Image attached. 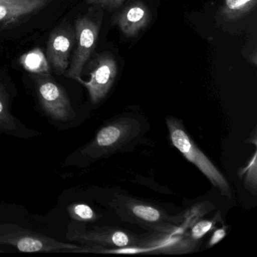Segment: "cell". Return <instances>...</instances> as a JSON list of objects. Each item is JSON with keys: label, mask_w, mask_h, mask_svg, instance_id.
<instances>
[{"label": "cell", "mask_w": 257, "mask_h": 257, "mask_svg": "<svg viewBox=\"0 0 257 257\" xmlns=\"http://www.w3.org/2000/svg\"><path fill=\"white\" fill-rule=\"evenodd\" d=\"M142 132V125L135 118H117L103 125L92 141L81 148L79 155L85 162H95L124 149Z\"/></svg>", "instance_id": "6da1fadb"}, {"label": "cell", "mask_w": 257, "mask_h": 257, "mask_svg": "<svg viewBox=\"0 0 257 257\" xmlns=\"http://www.w3.org/2000/svg\"><path fill=\"white\" fill-rule=\"evenodd\" d=\"M114 207L121 219L137 224L153 231L173 232L182 223L180 216H172L152 203L127 196L118 195L114 201Z\"/></svg>", "instance_id": "7a4b0ae2"}, {"label": "cell", "mask_w": 257, "mask_h": 257, "mask_svg": "<svg viewBox=\"0 0 257 257\" xmlns=\"http://www.w3.org/2000/svg\"><path fill=\"white\" fill-rule=\"evenodd\" d=\"M166 123L173 145L189 162L195 165L211 184L220 190L222 195L231 198L229 183L223 174L192 141L182 121L174 117L168 116L166 117Z\"/></svg>", "instance_id": "3957f363"}, {"label": "cell", "mask_w": 257, "mask_h": 257, "mask_svg": "<svg viewBox=\"0 0 257 257\" xmlns=\"http://www.w3.org/2000/svg\"><path fill=\"white\" fill-rule=\"evenodd\" d=\"M0 245L13 246L23 252H73L82 247L12 223H0Z\"/></svg>", "instance_id": "277c9868"}, {"label": "cell", "mask_w": 257, "mask_h": 257, "mask_svg": "<svg viewBox=\"0 0 257 257\" xmlns=\"http://www.w3.org/2000/svg\"><path fill=\"white\" fill-rule=\"evenodd\" d=\"M67 237L84 246L122 248L138 246L140 236L115 227H94L87 231L83 222L72 221Z\"/></svg>", "instance_id": "5b68a950"}, {"label": "cell", "mask_w": 257, "mask_h": 257, "mask_svg": "<svg viewBox=\"0 0 257 257\" xmlns=\"http://www.w3.org/2000/svg\"><path fill=\"white\" fill-rule=\"evenodd\" d=\"M42 107L52 119L68 121L76 118L65 90L48 74L32 75Z\"/></svg>", "instance_id": "8992f818"}, {"label": "cell", "mask_w": 257, "mask_h": 257, "mask_svg": "<svg viewBox=\"0 0 257 257\" xmlns=\"http://www.w3.org/2000/svg\"><path fill=\"white\" fill-rule=\"evenodd\" d=\"M100 28V22L89 16H82L75 22L76 47L67 70L68 77L73 79L80 77L95 49Z\"/></svg>", "instance_id": "52a82bcc"}, {"label": "cell", "mask_w": 257, "mask_h": 257, "mask_svg": "<svg viewBox=\"0 0 257 257\" xmlns=\"http://www.w3.org/2000/svg\"><path fill=\"white\" fill-rule=\"evenodd\" d=\"M88 81L77 77L74 80L80 82L88 90L90 99L94 104L106 97L115 82L118 66L115 58L109 52L98 54L91 63Z\"/></svg>", "instance_id": "ba28073f"}, {"label": "cell", "mask_w": 257, "mask_h": 257, "mask_svg": "<svg viewBox=\"0 0 257 257\" xmlns=\"http://www.w3.org/2000/svg\"><path fill=\"white\" fill-rule=\"evenodd\" d=\"M138 246L146 248L147 253L180 254L196 250L198 243L180 228L173 232L153 231L140 236Z\"/></svg>", "instance_id": "9c48e42d"}, {"label": "cell", "mask_w": 257, "mask_h": 257, "mask_svg": "<svg viewBox=\"0 0 257 257\" xmlns=\"http://www.w3.org/2000/svg\"><path fill=\"white\" fill-rule=\"evenodd\" d=\"M75 44L76 33L70 24L61 25L51 33L47 42L46 57L50 67L58 74L67 73L70 54Z\"/></svg>", "instance_id": "30bf717a"}, {"label": "cell", "mask_w": 257, "mask_h": 257, "mask_svg": "<svg viewBox=\"0 0 257 257\" xmlns=\"http://www.w3.org/2000/svg\"><path fill=\"white\" fill-rule=\"evenodd\" d=\"M152 13L144 3L129 4L113 18V24L127 38L139 35L150 25Z\"/></svg>", "instance_id": "8fae6325"}, {"label": "cell", "mask_w": 257, "mask_h": 257, "mask_svg": "<svg viewBox=\"0 0 257 257\" xmlns=\"http://www.w3.org/2000/svg\"><path fill=\"white\" fill-rule=\"evenodd\" d=\"M50 0H0V24L10 25L44 8Z\"/></svg>", "instance_id": "7c38bea8"}, {"label": "cell", "mask_w": 257, "mask_h": 257, "mask_svg": "<svg viewBox=\"0 0 257 257\" xmlns=\"http://www.w3.org/2000/svg\"><path fill=\"white\" fill-rule=\"evenodd\" d=\"M24 127L10 112L9 96L0 82V131L9 135L19 136Z\"/></svg>", "instance_id": "4fadbf2b"}, {"label": "cell", "mask_w": 257, "mask_h": 257, "mask_svg": "<svg viewBox=\"0 0 257 257\" xmlns=\"http://www.w3.org/2000/svg\"><path fill=\"white\" fill-rule=\"evenodd\" d=\"M19 61L22 67L32 75L50 73V64L40 48H35L23 54Z\"/></svg>", "instance_id": "5bb4252c"}, {"label": "cell", "mask_w": 257, "mask_h": 257, "mask_svg": "<svg viewBox=\"0 0 257 257\" xmlns=\"http://www.w3.org/2000/svg\"><path fill=\"white\" fill-rule=\"evenodd\" d=\"M256 3L257 0H224L221 16L227 22H235L252 12Z\"/></svg>", "instance_id": "9a60e30c"}, {"label": "cell", "mask_w": 257, "mask_h": 257, "mask_svg": "<svg viewBox=\"0 0 257 257\" xmlns=\"http://www.w3.org/2000/svg\"><path fill=\"white\" fill-rule=\"evenodd\" d=\"M257 153L254 152L253 156L251 158L246 167L238 170V177L243 180V185L249 192L253 195L257 194Z\"/></svg>", "instance_id": "2e32d148"}, {"label": "cell", "mask_w": 257, "mask_h": 257, "mask_svg": "<svg viewBox=\"0 0 257 257\" xmlns=\"http://www.w3.org/2000/svg\"><path fill=\"white\" fill-rule=\"evenodd\" d=\"M67 212L72 219L77 222H94L98 219V215L88 204L73 203L67 207Z\"/></svg>", "instance_id": "e0dca14e"}, {"label": "cell", "mask_w": 257, "mask_h": 257, "mask_svg": "<svg viewBox=\"0 0 257 257\" xmlns=\"http://www.w3.org/2000/svg\"><path fill=\"white\" fill-rule=\"evenodd\" d=\"M216 218L213 219H203V220L197 221L192 225L190 230L191 238L195 241L201 240L207 233L210 232L214 229L216 224Z\"/></svg>", "instance_id": "ac0fdd59"}, {"label": "cell", "mask_w": 257, "mask_h": 257, "mask_svg": "<svg viewBox=\"0 0 257 257\" xmlns=\"http://www.w3.org/2000/svg\"><path fill=\"white\" fill-rule=\"evenodd\" d=\"M87 4L112 11L119 8L125 0H86Z\"/></svg>", "instance_id": "d6986e66"}, {"label": "cell", "mask_w": 257, "mask_h": 257, "mask_svg": "<svg viewBox=\"0 0 257 257\" xmlns=\"http://www.w3.org/2000/svg\"><path fill=\"white\" fill-rule=\"evenodd\" d=\"M225 236H226V227L224 226L222 228L215 230L213 234H212L211 237H210V240H209L207 247H211V246H214L216 243L221 241Z\"/></svg>", "instance_id": "ffe728a7"}]
</instances>
